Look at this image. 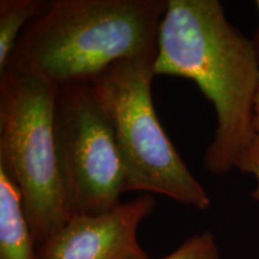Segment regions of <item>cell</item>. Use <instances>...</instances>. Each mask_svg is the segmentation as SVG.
<instances>
[{"instance_id":"7a4b0ae2","label":"cell","mask_w":259,"mask_h":259,"mask_svg":"<svg viewBox=\"0 0 259 259\" xmlns=\"http://www.w3.org/2000/svg\"><path fill=\"white\" fill-rule=\"evenodd\" d=\"M166 10L167 0H51L24 29L6 70L60 85L122 60L155 63Z\"/></svg>"},{"instance_id":"5b68a950","label":"cell","mask_w":259,"mask_h":259,"mask_svg":"<svg viewBox=\"0 0 259 259\" xmlns=\"http://www.w3.org/2000/svg\"><path fill=\"white\" fill-rule=\"evenodd\" d=\"M54 125L72 216L99 215L121 204L127 174L108 116L85 80L58 85Z\"/></svg>"},{"instance_id":"ba28073f","label":"cell","mask_w":259,"mask_h":259,"mask_svg":"<svg viewBox=\"0 0 259 259\" xmlns=\"http://www.w3.org/2000/svg\"><path fill=\"white\" fill-rule=\"evenodd\" d=\"M47 0H0V74L30 22L47 9Z\"/></svg>"},{"instance_id":"8992f818","label":"cell","mask_w":259,"mask_h":259,"mask_svg":"<svg viewBox=\"0 0 259 259\" xmlns=\"http://www.w3.org/2000/svg\"><path fill=\"white\" fill-rule=\"evenodd\" d=\"M155 205L154 197L143 193L99 215L72 216L38 246V259H150L138 229Z\"/></svg>"},{"instance_id":"6da1fadb","label":"cell","mask_w":259,"mask_h":259,"mask_svg":"<svg viewBox=\"0 0 259 259\" xmlns=\"http://www.w3.org/2000/svg\"><path fill=\"white\" fill-rule=\"evenodd\" d=\"M154 72L196 83L216 115L204 167L211 174L239 170L251 137L259 60L253 41L227 19L219 0H167Z\"/></svg>"},{"instance_id":"3957f363","label":"cell","mask_w":259,"mask_h":259,"mask_svg":"<svg viewBox=\"0 0 259 259\" xmlns=\"http://www.w3.org/2000/svg\"><path fill=\"white\" fill-rule=\"evenodd\" d=\"M57 89L28 73L0 74V169L21 191L37 247L72 218L54 125Z\"/></svg>"},{"instance_id":"277c9868","label":"cell","mask_w":259,"mask_h":259,"mask_svg":"<svg viewBox=\"0 0 259 259\" xmlns=\"http://www.w3.org/2000/svg\"><path fill=\"white\" fill-rule=\"evenodd\" d=\"M154 77V61L122 60L85 82L114 130L130 192L160 194L206 210L211 204L209 194L157 118L151 94Z\"/></svg>"},{"instance_id":"52a82bcc","label":"cell","mask_w":259,"mask_h":259,"mask_svg":"<svg viewBox=\"0 0 259 259\" xmlns=\"http://www.w3.org/2000/svg\"><path fill=\"white\" fill-rule=\"evenodd\" d=\"M0 259H38L18 186L0 169Z\"/></svg>"},{"instance_id":"8fae6325","label":"cell","mask_w":259,"mask_h":259,"mask_svg":"<svg viewBox=\"0 0 259 259\" xmlns=\"http://www.w3.org/2000/svg\"><path fill=\"white\" fill-rule=\"evenodd\" d=\"M255 5V9H257V12H258V21H259V0L254 3ZM254 44V47H255V51H257V56H258V60H259V24H258V31H257V36H255V40L253 41Z\"/></svg>"},{"instance_id":"9c48e42d","label":"cell","mask_w":259,"mask_h":259,"mask_svg":"<svg viewBox=\"0 0 259 259\" xmlns=\"http://www.w3.org/2000/svg\"><path fill=\"white\" fill-rule=\"evenodd\" d=\"M160 259H220V248L210 231L191 235L177 250Z\"/></svg>"},{"instance_id":"30bf717a","label":"cell","mask_w":259,"mask_h":259,"mask_svg":"<svg viewBox=\"0 0 259 259\" xmlns=\"http://www.w3.org/2000/svg\"><path fill=\"white\" fill-rule=\"evenodd\" d=\"M239 170L253 177L254 187L252 191V198L259 204V92L254 102L250 142L241 160Z\"/></svg>"}]
</instances>
